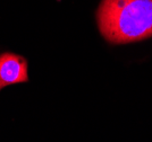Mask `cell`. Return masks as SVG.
<instances>
[{"label":"cell","mask_w":152,"mask_h":142,"mask_svg":"<svg viewBox=\"0 0 152 142\" xmlns=\"http://www.w3.org/2000/svg\"><path fill=\"white\" fill-rule=\"evenodd\" d=\"M96 22L103 38L126 44L152 37V0H101Z\"/></svg>","instance_id":"cell-1"},{"label":"cell","mask_w":152,"mask_h":142,"mask_svg":"<svg viewBox=\"0 0 152 142\" xmlns=\"http://www.w3.org/2000/svg\"><path fill=\"white\" fill-rule=\"evenodd\" d=\"M27 61L22 56L5 52L0 54V90L15 84L27 82Z\"/></svg>","instance_id":"cell-2"}]
</instances>
